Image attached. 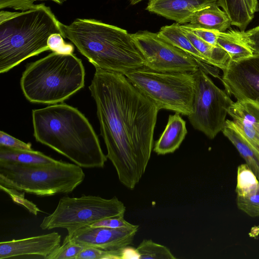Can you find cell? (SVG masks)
Returning a JSON list of instances; mask_svg holds the SVG:
<instances>
[{"label": "cell", "instance_id": "836d02e7", "mask_svg": "<svg viewBox=\"0 0 259 259\" xmlns=\"http://www.w3.org/2000/svg\"><path fill=\"white\" fill-rule=\"evenodd\" d=\"M186 26L191 32L201 39L212 46H218L217 39L219 31L203 28L190 27L187 26Z\"/></svg>", "mask_w": 259, "mask_h": 259}, {"label": "cell", "instance_id": "52a82bcc", "mask_svg": "<svg viewBox=\"0 0 259 259\" xmlns=\"http://www.w3.org/2000/svg\"><path fill=\"white\" fill-rule=\"evenodd\" d=\"M124 75L159 110L186 116L192 112L195 89L193 73L158 72L144 66Z\"/></svg>", "mask_w": 259, "mask_h": 259}, {"label": "cell", "instance_id": "30bf717a", "mask_svg": "<svg viewBox=\"0 0 259 259\" xmlns=\"http://www.w3.org/2000/svg\"><path fill=\"white\" fill-rule=\"evenodd\" d=\"M145 60V66L162 72H195L199 68L206 72L209 64L203 63L147 30L131 34Z\"/></svg>", "mask_w": 259, "mask_h": 259}, {"label": "cell", "instance_id": "4fadbf2b", "mask_svg": "<svg viewBox=\"0 0 259 259\" xmlns=\"http://www.w3.org/2000/svg\"><path fill=\"white\" fill-rule=\"evenodd\" d=\"M61 235L56 232L0 242V259L35 256L46 258L60 246Z\"/></svg>", "mask_w": 259, "mask_h": 259}, {"label": "cell", "instance_id": "d6986e66", "mask_svg": "<svg viewBox=\"0 0 259 259\" xmlns=\"http://www.w3.org/2000/svg\"><path fill=\"white\" fill-rule=\"evenodd\" d=\"M181 28L194 47L207 60L210 65L223 70L231 60L228 53L219 46H212L191 32L184 25Z\"/></svg>", "mask_w": 259, "mask_h": 259}, {"label": "cell", "instance_id": "5bb4252c", "mask_svg": "<svg viewBox=\"0 0 259 259\" xmlns=\"http://www.w3.org/2000/svg\"><path fill=\"white\" fill-rule=\"evenodd\" d=\"M215 4L218 0H149L146 10L183 25L196 12Z\"/></svg>", "mask_w": 259, "mask_h": 259}, {"label": "cell", "instance_id": "1f68e13d", "mask_svg": "<svg viewBox=\"0 0 259 259\" xmlns=\"http://www.w3.org/2000/svg\"><path fill=\"white\" fill-rule=\"evenodd\" d=\"M127 222L124 217L109 218L99 221L91 225L94 227H105L110 228H119L133 226Z\"/></svg>", "mask_w": 259, "mask_h": 259}, {"label": "cell", "instance_id": "d4e9b609", "mask_svg": "<svg viewBox=\"0 0 259 259\" xmlns=\"http://www.w3.org/2000/svg\"><path fill=\"white\" fill-rule=\"evenodd\" d=\"M135 249L139 259L176 258L168 247L151 239H143Z\"/></svg>", "mask_w": 259, "mask_h": 259}, {"label": "cell", "instance_id": "8d00e7d4", "mask_svg": "<svg viewBox=\"0 0 259 259\" xmlns=\"http://www.w3.org/2000/svg\"><path fill=\"white\" fill-rule=\"evenodd\" d=\"M144 0H129V2L132 5H135Z\"/></svg>", "mask_w": 259, "mask_h": 259}, {"label": "cell", "instance_id": "f1b7e54d", "mask_svg": "<svg viewBox=\"0 0 259 259\" xmlns=\"http://www.w3.org/2000/svg\"><path fill=\"white\" fill-rule=\"evenodd\" d=\"M241 41L251 50L253 55H259V26L247 31L236 30Z\"/></svg>", "mask_w": 259, "mask_h": 259}, {"label": "cell", "instance_id": "7a4b0ae2", "mask_svg": "<svg viewBox=\"0 0 259 259\" xmlns=\"http://www.w3.org/2000/svg\"><path fill=\"white\" fill-rule=\"evenodd\" d=\"M36 141L83 168H103L107 160L99 139L85 116L66 104H56L32 112Z\"/></svg>", "mask_w": 259, "mask_h": 259}, {"label": "cell", "instance_id": "5b68a950", "mask_svg": "<svg viewBox=\"0 0 259 259\" xmlns=\"http://www.w3.org/2000/svg\"><path fill=\"white\" fill-rule=\"evenodd\" d=\"M85 70L81 60L73 54L54 52L29 64L20 85L30 102L62 103L84 85Z\"/></svg>", "mask_w": 259, "mask_h": 259}, {"label": "cell", "instance_id": "8992f818", "mask_svg": "<svg viewBox=\"0 0 259 259\" xmlns=\"http://www.w3.org/2000/svg\"><path fill=\"white\" fill-rule=\"evenodd\" d=\"M82 167L59 160L28 165L0 161V186L40 196L72 192L84 180Z\"/></svg>", "mask_w": 259, "mask_h": 259}, {"label": "cell", "instance_id": "484cf974", "mask_svg": "<svg viewBox=\"0 0 259 259\" xmlns=\"http://www.w3.org/2000/svg\"><path fill=\"white\" fill-rule=\"evenodd\" d=\"M83 248L84 246L71 241L66 236L62 245L46 259H77Z\"/></svg>", "mask_w": 259, "mask_h": 259}, {"label": "cell", "instance_id": "8fae6325", "mask_svg": "<svg viewBox=\"0 0 259 259\" xmlns=\"http://www.w3.org/2000/svg\"><path fill=\"white\" fill-rule=\"evenodd\" d=\"M221 80L226 92L237 101L259 106V55L230 60Z\"/></svg>", "mask_w": 259, "mask_h": 259}, {"label": "cell", "instance_id": "7c38bea8", "mask_svg": "<svg viewBox=\"0 0 259 259\" xmlns=\"http://www.w3.org/2000/svg\"><path fill=\"white\" fill-rule=\"evenodd\" d=\"M139 227L136 225L119 228L88 226L66 236L71 241L83 246L114 251L124 249L132 244Z\"/></svg>", "mask_w": 259, "mask_h": 259}, {"label": "cell", "instance_id": "603a6c76", "mask_svg": "<svg viewBox=\"0 0 259 259\" xmlns=\"http://www.w3.org/2000/svg\"><path fill=\"white\" fill-rule=\"evenodd\" d=\"M218 5L229 17L231 25L244 31L253 18L244 0H218Z\"/></svg>", "mask_w": 259, "mask_h": 259}, {"label": "cell", "instance_id": "f546056e", "mask_svg": "<svg viewBox=\"0 0 259 259\" xmlns=\"http://www.w3.org/2000/svg\"><path fill=\"white\" fill-rule=\"evenodd\" d=\"M63 38L59 33L51 35L48 40L50 50L59 54H72L74 50V46L72 44L65 42Z\"/></svg>", "mask_w": 259, "mask_h": 259}, {"label": "cell", "instance_id": "44dd1931", "mask_svg": "<svg viewBox=\"0 0 259 259\" xmlns=\"http://www.w3.org/2000/svg\"><path fill=\"white\" fill-rule=\"evenodd\" d=\"M157 34L167 42L181 49L196 59L209 64L207 60L194 47L184 33L180 24L175 23L170 25L162 26Z\"/></svg>", "mask_w": 259, "mask_h": 259}, {"label": "cell", "instance_id": "ffe728a7", "mask_svg": "<svg viewBox=\"0 0 259 259\" xmlns=\"http://www.w3.org/2000/svg\"><path fill=\"white\" fill-rule=\"evenodd\" d=\"M57 160L34 150H26L0 146V161L23 164L41 165L55 163Z\"/></svg>", "mask_w": 259, "mask_h": 259}, {"label": "cell", "instance_id": "6da1fadb", "mask_svg": "<svg viewBox=\"0 0 259 259\" xmlns=\"http://www.w3.org/2000/svg\"><path fill=\"white\" fill-rule=\"evenodd\" d=\"M89 87L107 158L120 182L133 189L151 157L158 109L123 74L95 68Z\"/></svg>", "mask_w": 259, "mask_h": 259}, {"label": "cell", "instance_id": "9a60e30c", "mask_svg": "<svg viewBox=\"0 0 259 259\" xmlns=\"http://www.w3.org/2000/svg\"><path fill=\"white\" fill-rule=\"evenodd\" d=\"M228 114L259 152V106L237 101L230 107Z\"/></svg>", "mask_w": 259, "mask_h": 259}, {"label": "cell", "instance_id": "277c9868", "mask_svg": "<svg viewBox=\"0 0 259 259\" xmlns=\"http://www.w3.org/2000/svg\"><path fill=\"white\" fill-rule=\"evenodd\" d=\"M60 21L45 4L21 12H0V72L50 50L48 40L62 35Z\"/></svg>", "mask_w": 259, "mask_h": 259}, {"label": "cell", "instance_id": "ac0fdd59", "mask_svg": "<svg viewBox=\"0 0 259 259\" xmlns=\"http://www.w3.org/2000/svg\"><path fill=\"white\" fill-rule=\"evenodd\" d=\"M187 26L225 32L231 25L228 15L221 10L218 4H213L196 12L190 18Z\"/></svg>", "mask_w": 259, "mask_h": 259}, {"label": "cell", "instance_id": "74e56055", "mask_svg": "<svg viewBox=\"0 0 259 259\" xmlns=\"http://www.w3.org/2000/svg\"><path fill=\"white\" fill-rule=\"evenodd\" d=\"M257 179H258V190H259V173H258V177H257Z\"/></svg>", "mask_w": 259, "mask_h": 259}, {"label": "cell", "instance_id": "9c48e42d", "mask_svg": "<svg viewBox=\"0 0 259 259\" xmlns=\"http://www.w3.org/2000/svg\"><path fill=\"white\" fill-rule=\"evenodd\" d=\"M193 74L195 89L193 110L188 117L195 129L213 139L222 132L233 101L202 69L199 68Z\"/></svg>", "mask_w": 259, "mask_h": 259}, {"label": "cell", "instance_id": "2e32d148", "mask_svg": "<svg viewBox=\"0 0 259 259\" xmlns=\"http://www.w3.org/2000/svg\"><path fill=\"white\" fill-rule=\"evenodd\" d=\"M187 134L186 121L180 113L169 115L164 131L155 143L154 151L157 155L174 153L179 148Z\"/></svg>", "mask_w": 259, "mask_h": 259}, {"label": "cell", "instance_id": "d590c367", "mask_svg": "<svg viewBox=\"0 0 259 259\" xmlns=\"http://www.w3.org/2000/svg\"><path fill=\"white\" fill-rule=\"evenodd\" d=\"M36 1H53L59 5H62L65 0H35Z\"/></svg>", "mask_w": 259, "mask_h": 259}, {"label": "cell", "instance_id": "83f0119b", "mask_svg": "<svg viewBox=\"0 0 259 259\" xmlns=\"http://www.w3.org/2000/svg\"><path fill=\"white\" fill-rule=\"evenodd\" d=\"M237 207L251 217H259V190L247 196H237Z\"/></svg>", "mask_w": 259, "mask_h": 259}, {"label": "cell", "instance_id": "d6a6232c", "mask_svg": "<svg viewBox=\"0 0 259 259\" xmlns=\"http://www.w3.org/2000/svg\"><path fill=\"white\" fill-rule=\"evenodd\" d=\"M35 0H0V9L12 8L16 10L25 11L36 7Z\"/></svg>", "mask_w": 259, "mask_h": 259}, {"label": "cell", "instance_id": "cb8c5ba5", "mask_svg": "<svg viewBox=\"0 0 259 259\" xmlns=\"http://www.w3.org/2000/svg\"><path fill=\"white\" fill-rule=\"evenodd\" d=\"M258 190V181L253 170L246 163L239 165L237 168L236 188L237 196L251 195Z\"/></svg>", "mask_w": 259, "mask_h": 259}, {"label": "cell", "instance_id": "7402d4cb", "mask_svg": "<svg viewBox=\"0 0 259 259\" xmlns=\"http://www.w3.org/2000/svg\"><path fill=\"white\" fill-rule=\"evenodd\" d=\"M217 45L228 53L232 61H237L253 55L251 50L240 39L236 30L218 32Z\"/></svg>", "mask_w": 259, "mask_h": 259}, {"label": "cell", "instance_id": "3957f363", "mask_svg": "<svg viewBox=\"0 0 259 259\" xmlns=\"http://www.w3.org/2000/svg\"><path fill=\"white\" fill-rule=\"evenodd\" d=\"M67 38L95 68L125 74L145 66V60L131 34L122 28L93 19L60 22Z\"/></svg>", "mask_w": 259, "mask_h": 259}, {"label": "cell", "instance_id": "e0dca14e", "mask_svg": "<svg viewBox=\"0 0 259 259\" xmlns=\"http://www.w3.org/2000/svg\"><path fill=\"white\" fill-rule=\"evenodd\" d=\"M222 132L235 146L257 178L259 173V152L232 120H226Z\"/></svg>", "mask_w": 259, "mask_h": 259}, {"label": "cell", "instance_id": "ba28073f", "mask_svg": "<svg viewBox=\"0 0 259 259\" xmlns=\"http://www.w3.org/2000/svg\"><path fill=\"white\" fill-rule=\"evenodd\" d=\"M125 209L123 203L116 196L110 199L85 195L64 196L54 211L44 218L40 227L42 230L64 228L70 234L103 219L124 217Z\"/></svg>", "mask_w": 259, "mask_h": 259}, {"label": "cell", "instance_id": "4dcf8cb0", "mask_svg": "<svg viewBox=\"0 0 259 259\" xmlns=\"http://www.w3.org/2000/svg\"><path fill=\"white\" fill-rule=\"evenodd\" d=\"M0 146L21 150H33L31 143H25L2 131L0 132Z\"/></svg>", "mask_w": 259, "mask_h": 259}, {"label": "cell", "instance_id": "e575fe53", "mask_svg": "<svg viewBox=\"0 0 259 259\" xmlns=\"http://www.w3.org/2000/svg\"><path fill=\"white\" fill-rule=\"evenodd\" d=\"M250 13L254 16L255 13L259 11V4L257 0H244Z\"/></svg>", "mask_w": 259, "mask_h": 259}, {"label": "cell", "instance_id": "4316f807", "mask_svg": "<svg viewBox=\"0 0 259 259\" xmlns=\"http://www.w3.org/2000/svg\"><path fill=\"white\" fill-rule=\"evenodd\" d=\"M125 249L107 251L95 247L84 246L77 259H121L125 258Z\"/></svg>", "mask_w": 259, "mask_h": 259}]
</instances>
